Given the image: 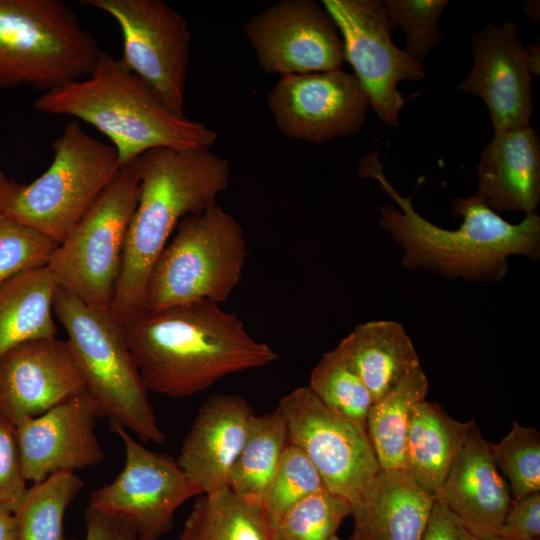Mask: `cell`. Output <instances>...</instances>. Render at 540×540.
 <instances>
[{"label": "cell", "mask_w": 540, "mask_h": 540, "mask_svg": "<svg viewBox=\"0 0 540 540\" xmlns=\"http://www.w3.org/2000/svg\"><path fill=\"white\" fill-rule=\"evenodd\" d=\"M122 324L147 390L172 398L191 397L278 359L235 313L209 301L145 311Z\"/></svg>", "instance_id": "6da1fadb"}, {"label": "cell", "mask_w": 540, "mask_h": 540, "mask_svg": "<svg viewBox=\"0 0 540 540\" xmlns=\"http://www.w3.org/2000/svg\"><path fill=\"white\" fill-rule=\"evenodd\" d=\"M359 175L376 179L400 208L380 206V224L402 250L401 264L408 269L453 279L500 281L507 274L509 257H540V217L536 213L512 224L473 193L453 199L450 211L462 217V222L457 229H445L422 217L411 196L404 197L393 187L377 150L362 158Z\"/></svg>", "instance_id": "7a4b0ae2"}, {"label": "cell", "mask_w": 540, "mask_h": 540, "mask_svg": "<svg viewBox=\"0 0 540 540\" xmlns=\"http://www.w3.org/2000/svg\"><path fill=\"white\" fill-rule=\"evenodd\" d=\"M230 165L208 148H154L141 155L138 202L131 219L111 310L124 323L145 312L151 269L186 216L217 204Z\"/></svg>", "instance_id": "3957f363"}, {"label": "cell", "mask_w": 540, "mask_h": 540, "mask_svg": "<svg viewBox=\"0 0 540 540\" xmlns=\"http://www.w3.org/2000/svg\"><path fill=\"white\" fill-rule=\"evenodd\" d=\"M34 108L90 124L110 140L121 166L154 148L211 149L218 137L173 112L153 87L105 51L88 76L41 93Z\"/></svg>", "instance_id": "277c9868"}, {"label": "cell", "mask_w": 540, "mask_h": 540, "mask_svg": "<svg viewBox=\"0 0 540 540\" xmlns=\"http://www.w3.org/2000/svg\"><path fill=\"white\" fill-rule=\"evenodd\" d=\"M53 313L84 374L99 417L122 427L143 442L164 443L148 390L126 341L123 324L111 308L89 305L58 287Z\"/></svg>", "instance_id": "5b68a950"}, {"label": "cell", "mask_w": 540, "mask_h": 540, "mask_svg": "<svg viewBox=\"0 0 540 540\" xmlns=\"http://www.w3.org/2000/svg\"><path fill=\"white\" fill-rule=\"evenodd\" d=\"M103 50L62 0H0V87L42 93L88 76Z\"/></svg>", "instance_id": "8992f818"}, {"label": "cell", "mask_w": 540, "mask_h": 540, "mask_svg": "<svg viewBox=\"0 0 540 540\" xmlns=\"http://www.w3.org/2000/svg\"><path fill=\"white\" fill-rule=\"evenodd\" d=\"M247 256L241 224L218 204L184 217L151 269L145 311L225 302L242 278Z\"/></svg>", "instance_id": "52a82bcc"}, {"label": "cell", "mask_w": 540, "mask_h": 540, "mask_svg": "<svg viewBox=\"0 0 540 540\" xmlns=\"http://www.w3.org/2000/svg\"><path fill=\"white\" fill-rule=\"evenodd\" d=\"M53 160L28 184L8 179L3 202L19 223L59 244L121 167L115 148L69 122L52 143Z\"/></svg>", "instance_id": "ba28073f"}, {"label": "cell", "mask_w": 540, "mask_h": 540, "mask_svg": "<svg viewBox=\"0 0 540 540\" xmlns=\"http://www.w3.org/2000/svg\"><path fill=\"white\" fill-rule=\"evenodd\" d=\"M141 177V156L122 165L48 260L58 286L83 302L110 308Z\"/></svg>", "instance_id": "9c48e42d"}, {"label": "cell", "mask_w": 540, "mask_h": 540, "mask_svg": "<svg viewBox=\"0 0 540 540\" xmlns=\"http://www.w3.org/2000/svg\"><path fill=\"white\" fill-rule=\"evenodd\" d=\"M288 443L299 448L327 490L356 502L380 470L367 431L326 407L308 387L279 402Z\"/></svg>", "instance_id": "30bf717a"}, {"label": "cell", "mask_w": 540, "mask_h": 540, "mask_svg": "<svg viewBox=\"0 0 540 540\" xmlns=\"http://www.w3.org/2000/svg\"><path fill=\"white\" fill-rule=\"evenodd\" d=\"M110 15L122 34L120 60L184 115L191 32L186 19L161 0H81Z\"/></svg>", "instance_id": "8fae6325"}, {"label": "cell", "mask_w": 540, "mask_h": 540, "mask_svg": "<svg viewBox=\"0 0 540 540\" xmlns=\"http://www.w3.org/2000/svg\"><path fill=\"white\" fill-rule=\"evenodd\" d=\"M112 429L124 446V467L91 493L88 507L128 521L139 540H158L171 529L178 507L203 492L177 460L145 448L122 427Z\"/></svg>", "instance_id": "7c38bea8"}, {"label": "cell", "mask_w": 540, "mask_h": 540, "mask_svg": "<svg viewBox=\"0 0 540 540\" xmlns=\"http://www.w3.org/2000/svg\"><path fill=\"white\" fill-rule=\"evenodd\" d=\"M344 43L345 61L352 66L370 107L388 125L397 123L405 103L398 84L425 78V68L391 38L393 30L382 1L323 0Z\"/></svg>", "instance_id": "4fadbf2b"}, {"label": "cell", "mask_w": 540, "mask_h": 540, "mask_svg": "<svg viewBox=\"0 0 540 540\" xmlns=\"http://www.w3.org/2000/svg\"><path fill=\"white\" fill-rule=\"evenodd\" d=\"M243 31L267 74L326 72L345 61L335 20L314 0L278 1L251 17Z\"/></svg>", "instance_id": "5bb4252c"}, {"label": "cell", "mask_w": 540, "mask_h": 540, "mask_svg": "<svg viewBox=\"0 0 540 540\" xmlns=\"http://www.w3.org/2000/svg\"><path fill=\"white\" fill-rule=\"evenodd\" d=\"M267 105L282 134L312 143L358 132L370 107L358 79L342 68L282 76Z\"/></svg>", "instance_id": "9a60e30c"}, {"label": "cell", "mask_w": 540, "mask_h": 540, "mask_svg": "<svg viewBox=\"0 0 540 540\" xmlns=\"http://www.w3.org/2000/svg\"><path fill=\"white\" fill-rule=\"evenodd\" d=\"M511 21L487 24L471 36L470 72L458 84L464 93L480 97L494 132L530 125L533 112L532 73L528 54Z\"/></svg>", "instance_id": "2e32d148"}, {"label": "cell", "mask_w": 540, "mask_h": 540, "mask_svg": "<svg viewBox=\"0 0 540 540\" xmlns=\"http://www.w3.org/2000/svg\"><path fill=\"white\" fill-rule=\"evenodd\" d=\"M87 390L67 340L26 341L0 359V411L16 426Z\"/></svg>", "instance_id": "e0dca14e"}, {"label": "cell", "mask_w": 540, "mask_h": 540, "mask_svg": "<svg viewBox=\"0 0 540 540\" xmlns=\"http://www.w3.org/2000/svg\"><path fill=\"white\" fill-rule=\"evenodd\" d=\"M98 417L96 404L86 390L16 425L26 480L38 483L55 473L102 462L106 455L95 433Z\"/></svg>", "instance_id": "ac0fdd59"}, {"label": "cell", "mask_w": 540, "mask_h": 540, "mask_svg": "<svg viewBox=\"0 0 540 540\" xmlns=\"http://www.w3.org/2000/svg\"><path fill=\"white\" fill-rule=\"evenodd\" d=\"M253 415L250 403L235 394L212 395L199 408L177 462L203 494L228 488L231 468L246 441Z\"/></svg>", "instance_id": "d6986e66"}, {"label": "cell", "mask_w": 540, "mask_h": 540, "mask_svg": "<svg viewBox=\"0 0 540 540\" xmlns=\"http://www.w3.org/2000/svg\"><path fill=\"white\" fill-rule=\"evenodd\" d=\"M490 444L475 423L438 495L480 540L497 533L512 500L509 486L492 458Z\"/></svg>", "instance_id": "ffe728a7"}, {"label": "cell", "mask_w": 540, "mask_h": 540, "mask_svg": "<svg viewBox=\"0 0 540 540\" xmlns=\"http://www.w3.org/2000/svg\"><path fill=\"white\" fill-rule=\"evenodd\" d=\"M474 194L496 213H536L540 200V139L530 126L494 132L480 154Z\"/></svg>", "instance_id": "44dd1931"}, {"label": "cell", "mask_w": 540, "mask_h": 540, "mask_svg": "<svg viewBox=\"0 0 540 540\" xmlns=\"http://www.w3.org/2000/svg\"><path fill=\"white\" fill-rule=\"evenodd\" d=\"M434 499L404 469H380L351 505L349 540H422Z\"/></svg>", "instance_id": "7402d4cb"}, {"label": "cell", "mask_w": 540, "mask_h": 540, "mask_svg": "<svg viewBox=\"0 0 540 540\" xmlns=\"http://www.w3.org/2000/svg\"><path fill=\"white\" fill-rule=\"evenodd\" d=\"M336 349L362 380L373 402L421 365L403 325L392 320L357 325Z\"/></svg>", "instance_id": "603a6c76"}, {"label": "cell", "mask_w": 540, "mask_h": 540, "mask_svg": "<svg viewBox=\"0 0 540 540\" xmlns=\"http://www.w3.org/2000/svg\"><path fill=\"white\" fill-rule=\"evenodd\" d=\"M474 420L460 422L441 405L423 400L412 415L405 444V470L415 483L436 498Z\"/></svg>", "instance_id": "cb8c5ba5"}, {"label": "cell", "mask_w": 540, "mask_h": 540, "mask_svg": "<svg viewBox=\"0 0 540 540\" xmlns=\"http://www.w3.org/2000/svg\"><path fill=\"white\" fill-rule=\"evenodd\" d=\"M58 283L44 266L0 284V359L26 341L56 337L53 300Z\"/></svg>", "instance_id": "d4e9b609"}, {"label": "cell", "mask_w": 540, "mask_h": 540, "mask_svg": "<svg viewBox=\"0 0 540 540\" xmlns=\"http://www.w3.org/2000/svg\"><path fill=\"white\" fill-rule=\"evenodd\" d=\"M429 383L421 365L373 402L366 431L380 469L405 470V444L416 406L425 400Z\"/></svg>", "instance_id": "484cf974"}, {"label": "cell", "mask_w": 540, "mask_h": 540, "mask_svg": "<svg viewBox=\"0 0 540 540\" xmlns=\"http://www.w3.org/2000/svg\"><path fill=\"white\" fill-rule=\"evenodd\" d=\"M178 540H273V536L262 505L227 488L198 496Z\"/></svg>", "instance_id": "4316f807"}, {"label": "cell", "mask_w": 540, "mask_h": 540, "mask_svg": "<svg viewBox=\"0 0 540 540\" xmlns=\"http://www.w3.org/2000/svg\"><path fill=\"white\" fill-rule=\"evenodd\" d=\"M287 444L286 425L276 409L254 414L246 441L231 468L228 489L242 499L262 505Z\"/></svg>", "instance_id": "83f0119b"}, {"label": "cell", "mask_w": 540, "mask_h": 540, "mask_svg": "<svg viewBox=\"0 0 540 540\" xmlns=\"http://www.w3.org/2000/svg\"><path fill=\"white\" fill-rule=\"evenodd\" d=\"M83 485L74 472H59L28 487L14 511L17 540H74L65 536L63 521Z\"/></svg>", "instance_id": "f1b7e54d"}, {"label": "cell", "mask_w": 540, "mask_h": 540, "mask_svg": "<svg viewBox=\"0 0 540 540\" xmlns=\"http://www.w3.org/2000/svg\"><path fill=\"white\" fill-rule=\"evenodd\" d=\"M308 388L330 410L366 430L372 397L336 348L313 368Z\"/></svg>", "instance_id": "f546056e"}, {"label": "cell", "mask_w": 540, "mask_h": 540, "mask_svg": "<svg viewBox=\"0 0 540 540\" xmlns=\"http://www.w3.org/2000/svg\"><path fill=\"white\" fill-rule=\"evenodd\" d=\"M350 511L345 498L321 489L286 511L272 526L273 540H331Z\"/></svg>", "instance_id": "4dcf8cb0"}, {"label": "cell", "mask_w": 540, "mask_h": 540, "mask_svg": "<svg viewBox=\"0 0 540 540\" xmlns=\"http://www.w3.org/2000/svg\"><path fill=\"white\" fill-rule=\"evenodd\" d=\"M492 458L507 479L512 500L540 492V434L513 421L510 432L490 444Z\"/></svg>", "instance_id": "1f68e13d"}, {"label": "cell", "mask_w": 540, "mask_h": 540, "mask_svg": "<svg viewBox=\"0 0 540 540\" xmlns=\"http://www.w3.org/2000/svg\"><path fill=\"white\" fill-rule=\"evenodd\" d=\"M324 488L310 460L299 448L288 443L262 501L271 527L296 503Z\"/></svg>", "instance_id": "d6a6232c"}, {"label": "cell", "mask_w": 540, "mask_h": 540, "mask_svg": "<svg viewBox=\"0 0 540 540\" xmlns=\"http://www.w3.org/2000/svg\"><path fill=\"white\" fill-rule=\"evenodd\" d=\"M8 179L0 170V284L23 271L46 266L58 245L6 212L3 195Z\"/></svg>", "instance_id": "836d02e7"}, {"label": "cell", "mask_w": 540, "mask_h": 540, "mask_svg": "<svg viewBox=\"0 0 540 540\" xmlns=\"http://www.w3.org/2000/svg\"><path fill=\"white\" fill-rule=\"evenodd\" d=\"M382 3L392 28H400L406 35L403 50L413 60L423 64L442 39L439 21L450 1L385 0Z\"/></svg>", "instance_id": "e575fe53"}, {"label": "cell", "mask_w": 540, "mask_h": 540, "mask_svg": "<svg viewBox=\"0 0 540 540\" xmlns=\"http://www.w3.org/2000/svg\"><path fill=\"white\" fill-rule=\"evenodd\" d=\"M27 489L16 426L0 411V506L14 512Z\"/></svg>", "instance_id": "d590c367"}, {"label": "cell", "mask_w": 540, "mask_h": 540, "mask_svg": "<svg viewBox=\"0 0 540 540\" xmlns=\"http://www.w3.org/2000/svg\"><path fill=\"white\" fill-rule=\"evenodd\" d=\"M495 535L508 540H540V492L511 500Z\"/></svg>", "instance_id": "8d00e7d4"}, {"label": "cell", "mask_w": 540, "mask_h": 540, "mask_svg": "<svg viewBox=\"0 0 540 540\" xmlns=\"http://www.w3.org/2000/svg\"><path fill=\"white\" fill-rule=\"evenodd\" d=\"M85 540H139L134 526L128 521L90 507L84 513Z\"/></svg>", "instance_id": "74e56055"}, {"label": "cell", "mask_w": 540, "mask_h": 540, "mask_svg": "<svg viewBox=\"0 0 540 540\" xmlns=\"http://www.w3.org/2000/svg\"><path fill=\"white\" fill-rule=\"evenodd\" d=\"M422 540L480 539L473 535L437 496Z\"/></svg>", "instance_id": "f35d334b"}, {"label": "cell", "mask_w": 540, "mask_h": 540, "mask_svg": "<svg viewBox=\"0 0 540 540\" xmlns=\"http://www.w3.org/2000/svg\"><path fill=\"white\" fill-rule=\"evenodd\" d=\"M0 540H17L14 512L0 506Z\"/></svg>", "instance_id": "ab89813d"}, {"label": "cell", "mask_w": 540, "mask_h": 540, "mask_svg": "<svg viewBox=\"0 0 540 540\" xmlns=\"http://www.w3.org/2000/svg\"><path fill=\"white\" fill-rule=\"evenodd\" d=\"M528 54V61L532 75H539L540 68V50L539 45L525 46Z\"/></svg>", "instance_id": "60d3db41"}, {"label": "cell", "mask_w": 540, "mask_h": 540, "mask_svg": "<svg viewBox=\"0 0 540 540\" xmlns=\"http://www.w3.org/2000/svg\"><path fill=\"white\" fill-rule=\"evenodd\" d=\"M523 8L526 16L531 21L539 20V1H524Z\"/></svg>", "instance_id": "b9f144b4"}, {"label": "cell", "mask_w": 540, "mask_h": 540, "mask_svg": "<svg viewBox=\"0 0 540 540\" xmlns=\"http://www.w3.org/2000/svg\"><path fill=\"white\" fill-rule=\"evenodd\" d=\"M482 540H508V539L500 537L498 535H492V536L486 537V538H484Z\"/></svg>", "instance_id": "7bdbcfd3"}, {"label": "cell", "mask_w": 540, "mask_h": 540, "mask_svg": "<svg viewBox=\"0 0 540 540\" xmlns=\"http://www.w3.org/2000/svg\"><path fill=\"white\" fill-rule=\"evenodd\" d=\"M331 540H342V539L338 537L337 535H335Z\"/></svg>", "instance_id": "ee69618b"}]
</instances>
